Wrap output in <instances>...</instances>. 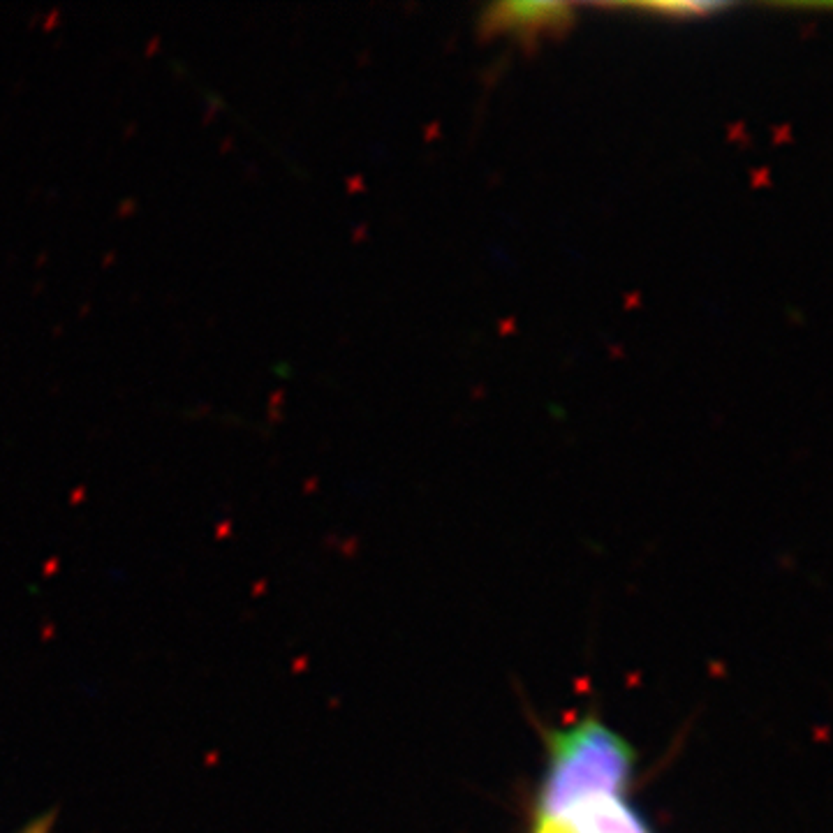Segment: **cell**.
I'll use <instances>...</instances> for the list:
<instances>
[{
	"mask_svg": "<svg viewBox=\"0 0 833 833\" xmlns=\"http://www.w3.org/2000/svg\"><path fill=\"white\" fill-rule=\"evenodd\" d=\"M630 773V745L598 720H586L556 736L539 789V808L595 789H627Z\"/></svg>",
	"mask_w": 833,
	"mask_h": 833,
	"instance_id": "obj_1",
	"label": "cell"
},
{
	"mask_svg": "<svg viewBox=\"0 0 833 833\" xmlns=\"http://www.w3.org/2000/svg\"><path fill=\"white\" fill-rule=\"evenodd\" d=\"M574 12L565 3H498L482 16V33L512 35L521 42L561 35L572 28Z\"/></svg>",
	"mask_w": 833,
	"mask_h": 833,
	"instance_id": "obj_2",
	"label": "cell"
},
{
	"mask_svg": "<svg viewBox=\"0 0 833 833\" xmlns=\"http://www.w3.org/2000/svg\"><path fill=\"white\" fill-rule=\"evenodd\" d=\"M535 833H646V831H632V829H611V826L588 824V822H574L563 815L553 812H539Z\"/></svg>",
	"mask_w": 833,
	"mask_h": 833,
	"instance_id": "obj_3",
	"label": "cell"
},
{
	"mask_svg": "<svg viewBox=\"0 0 833 833\" xmlns=\"http://www.w3.org/2000/svg\"><path fill=\"white\" fill-rule=\"evenodd\" d=\"M51 826H54V815H42L33 819L28 826H23L19 833H51Z\"/></svg>",
	"mask_w": 833,
	"mask_h": 833,
	"instance_id": "obj_4",
	"label": "cell"
}]
</instances>
